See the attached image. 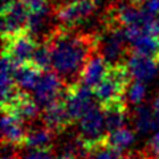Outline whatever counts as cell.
Instances as JSON below:
<instances>
[{
	"mask_svg": "<svg viewBox=\"0 0 159 159\" xmlns=\"http://www.w3.org/2000/svg\"><path fill=\"white\" fill-rule=\"evenodd\" d=\"M33 92H34L33 96L34 101L37 102L39 107L43 110V109L48 107L49 105H52L53 102L65 97L66 86L64 85L61 78L53 70H47L41 73Z\"/></svg>",
	"mask_w": 159,
	"mask_h": 159,
	"instance_id": "5b68a950",
	"label": "cell"
},
{
	"mask_svg": "<svg viewBox=\"0 0 159 159\" xmlns=\"http://www.w3.org/2000/svg\"><path fill=\"white\" fill-rule=\"evenodd\" d=\"M23 159H58V155H57V152L54 150L29 151Z\"/></svg>",
	"mask_w": 159,
	"mask_h": 159,
	"instance_id": "44dd1931",
	"label": "cell"
},
{
	"mask_svg": "<svg viewBox=\"0 0 159 159\" xmlns=\"http://www.w3.org/2000/svg\"><path fill=\"white\" fill-rule=\"evenodd\" d=\"M101 110L103 114V121H105L107 133L123 129L129 117H130V114H129V106L123 98L102 103Z\"/></svg>",
	"mask_w": 159,
	"mask_h": 159,
	"instance_id": "8fae6325",
	"label": "cell"
},
{
	"mask_svg": "<svg viewBox=\"0 0 159 159\" xmlns=\"http://www.w3.org/2000/svg\"><path fill=\"white\" fill-rule=\"evenodd\" d=\"M93 97H96L93 89L85 86L81 82L66 88L64 99H65L68 114L73 123L80 121L90 109L96 106L93 102Z\"/></svg>",
	"mask_w": 159,
	"mask_h": 159,
	"instance_id": "8992f818",
	"label": "cell"
},
{
	"mask_svg": "<svg viewBox=\"0 0 159 159\" xmlns=\"http://www.w3.org/2000/svg\"><path fill=\"white\" fill-rule=\"evenodd\" d=\"M126 64L129 69H130L133 78L138 80V81H142V82L150 81L159 72L155 60L151 57L143 56V54H139L134 51H131Z\"/></svg>",
	"mask_w": 159,
	"mask_h": 159,
	"instance_id": "7c38bea8",
	"label": "cell"
},
{
	"mask_svg": "<svg viewBox=\"0 0 159 159\" xmlns=\"http://www.w3.org/2000/svg\"><path fill=\"white\" fill-rule=\"evenodd\" d=\"M152 110H154V114H155L157 119L159 121V93L157 94V97L154 98V102H152Z\"/></svg>",
	"mask_w": 159,
	"mask_h": 159,
	"instance_id": "603a6c76",
	"label": "cell"
},
{
	"mask_svg": "<svg viewBox=\"0 0 159 159\" xmlns=\"http://www.w3.org/2000/svg\"><path fill=\"white\" fill-rule=\"evenodd\" d=\"M41 70L34 66L32 62L19 64L13 70V80L16 85L23 90H31L37 85L39 78L41 76Z\"/></svg>",
	"mask_w": 159,
	"mask_h": 159,
	"instance_id": "5bb4252c",
	"label": "cell"
},
{
	"mask_svg": "<svg viewBox=\"0 0 159 159\" xmlns=\"http://www.w3.org/2000/svg\"><path fill=\"white\" fill-rule=\"evenodd\" d=\"M126 96H127V99H129V102H130L131 105L139 106L141 105V102L143 101V98H145V96H146L145 82L138 81V80H134V81L130 84V86L127 88Z\"/></svg>",
	"mask_w": 159,
	"mask_h": 159,
	"instance_id": "d6986e66",
	"label": "cell"
},
{
	"mask_svg": "<svg viewBox=\"0 0 159 159\" xmlns=\"http://www.w3.org/2000/svg\"><path fill=\"white\" fill-rule=\"evenodd\" d=\"M133 82V76L127 64L110 65L102 82L94 89V96L99 101V105L106 102L121 99L126 94L127 88Z\"/></svg>",
	"mask_w": 159,
	"mask_h": 159,
	"instance_id": "7a4b0ae2",
	"label": "cell"
},
{
	"mask_svg": "<svg viewBox=\"0 0 159 159\" xmlns=\"http://www.w3.org/2000/svg\"><path fill=\"white\" fill-rule=\"evenodd\" d=\"M52 54L53 72L66 88L81 81L86 62L98 53L97 32H82L57 25L47 40Z\"/></svg>",
	"mask_w": 159,
	"mask_h": 159,
	"instance_id": "6da1fadb",
	"label": "cell"
},
{
	"mask_svg": "<svg viewBox=\"0 0 159 159\" xmlns=\"http://www.w3.org/2000/svg\"><path fill=\"white\" fill-rule=\"evenodd\" d=\"M133 121L135 130L141 134H147L158 127V119L154 114V110H151L146 105H139L135 107L133 113Z\"/></svg>",
	"mask_w": 159,
	"mask_h": 159,
	"instance_id": "9a60e30c",
	"label": "cell"
},
{
	"mask_svg": "<svg viewBox=\"0 0 159 159\" xmlns=\"http://www.w3.org/2000/svg\"><path fill=\"white\" fill-rule=\"evenodd\" d=\"M29 9L21 0L3 4L2 9V37L8 39L27 31Z\"/></svg>",
	"mask_w": 159,
	"mask_h": 159,
	"instance_id": "277c9868",
	"label": "cell"
},
{
	"mask_svg": "<svg viewBox=\"0 0 159 159\" xmlns=\"http://www.w3.org/2000/svg\"><path fill=\"white\" fill-rule=\"evenodd\" d=\"M141 9H143L145 12L147 13H151V15H157L159 13V0H146L143 3V6L141 7Z\"/></svg>",
	"mask_w": 159,
	"mask_h": 159,
	"instance_id": "7402d4cb",
	"label": "cell"
},
{
	"mask_svg": "<svg viewBox=\"0 0 159 159\" xmlns=\"http://www.w3.org/2000/svg\"><path fill=\"white\" fill-rule=\"evenodd\" d=\"M11 2H15V0H3L4 4H8V3H11Z\"/></svg>",
	"mask_w": 159,
	"mask_h": 159,
	"instance_id": "d4e9b609",
	"label": "cell"
},
{
	"mask_svg": "<svg viewBox=\"0 0 159 159\" xmlns=\"http://www.w3.org/2000/svg\"><path fill=\"white\" fill-rule=\"evenodd\" d=\"M158 43H159V37H158Z\"/></svg>",
	"mask_w": 159,
	"mask_h": 159,
	"instance_id": "484cf974",
	"label": "cell"
},
{
	"mask_svg": "<svg viewBox=\"0 0 159 159\" xmlns=\"http://www.w3.org/2000/svg\"><path fill=\"white\" fill-rule=\"evenodd\" d=\"M143 151L148 157V159H159V131L155 133V135L150 139V142H147Z\"/></svg>",
	"mask_w": 159,
	"mask_h": 159,
	"instance_id": "ffe728a7",
	"label": "cell"
},
{
	"mask_svg": "<svg viewBox=\"0 0 159 159\" xmlns=\"http://www.w3.org/2000/svg\"><path fill=\"white\" fill-rule=\"evenodd\" d=\"M154 60H155V62H157V65H158V69H159V53L157 54L155 58H154Z\"/></svg>",
	"mask_w": 159,
	"mask_h": 159,
	"instance_id": "cb8c5ba5",
	"label": "cell"
},
{
	"mask_svg": "<svg viewBox=\"0 0 159 159\" xmlns=\"http://www.w3.org/2000/svg\"><path fill=\"white\" fill-rule=\"evenodd\" d=\"M131 49L139 54L155 58V56L159 53L158 37H154V36H150V34L143 33L131 44Z\"/></svg>",
	"mask_w": 159,
	"mask_h": 159,
	"instance_id": "e0dca14e",
	"label": "cell"
},
{
	"mask_svg": "<svg viewBox=\"0 0 159 159\" xmlns=\"http://www.w3.org/2000/svg\"><path fill=\"white\" fill-rule=\"evenodd\" d=\"M134 141H135V134L127 127L107 133L106 135V145L121 152H123V150H126L129 146H131Z\"/></svg>",
	"mask_w": 159,
	"mask_h": 159,
	"instance_id": "2e32d148",
	"label": "cell"
},
{
	"mask_svg": "<svg viewBox=\"0 0 159 159\" xmlns=\"http://www.w3.org/2000/svg\"><path fill=\"white\" fill-rule=\"evenodd\" d=\"M39 43L27 31L13 37L3 39V54L9 56L16 64L31 62Z\"/></svg>",
	"mask_w": 159,
	"mask_h": 159,
	"instance_id": "52a82bcc",
	"label": "cell"
},
{
	"mask_svg": "<svg viewBox=\"0 0 159 159\" xmlns=\"http://www.w3.org/2000/svg\"><path fill=\"white\" fill-rule=\"evenodd\" d=\"M98 9L97 0H76L60 6L54 11V17L58 25L74 29L80 24L90 19Z\"/></svg>",
	"mask_w": 159,
	"mask_h": 159,
	"instance_id": "3957f363",
	"label": "cell"
},
{
	"mask_svg": "<svg viewBox=\"0 0 159 159\" xmlns=\"http://www.w3.org/2000/svg\"><path fill=\"white\" fill-rule=\"evenodd\" d=\"M27 134V123L13 114H3L2 119V145L24 147Z\"/></svg>",
	"mask_w": 159,
	"mask_h": 159,
	"instance_id": "30bf717a",
	"label": "cell"
},
{
	"mask_svg": "<svg viewBox=\"0 0 159 159\" xmlns=\"http://www.w3.org/2000/svg\"><path fill=\"white\" fill-rule=\"evenodd\" d=\"M31 62L34 66H37L41 72L51 70L52 66V54L47 44H39L34 51Z\"/></svg>",
	"mask_w": 159,
	"mask_h": 159,
	"instance_id": "ac0fdd59",
	"label": "cell"
},
{
	"mask_svg": "<svg viewBox=\"0 0 159 159\" xmlns=\"http://www.w3.org/2000/svg\"><path fill=\"white\" fill-rule=\"evenodd\" d=\"M109 66H110V64L99 53H96L86 62V65L82 70L81 81L80 82L94 90L102 82V80L105 78L106 73L109 70Z\"/></svg>",
	"mask_w": 159,
	"mask_h": 159,
	"instance_id": "4fadbf2b",
	"label": "cell"
},
{
	"mask_svg": "<svg viewBox=\"0 0 159 159\" xmlns=\"http://www.w3.org/2000/svg\"><path fill=\"white\" fill-rule=\"evenodd\" d=\"M54 139H56V134L49 130L41 119H37L27 125L24 147L31 151L54 150Z\"/></svg>",
	"mask_w": 159,
	"mask_h": 159,
	"instance_id": "ba28073f",
	"label": "cell"
},
{
	"mask_svg": "<svg viewBox=\"0 0 159 159\" xmlns=\"http://www.w3.org/2000/svg\"><path fill=\"white\" fill-rule=\"evenodd\" d=\"M64 98L58 99V101L53 102L52 105H49L48 107L43 109L41 117H40V119L43 121L44 125L51 131H53L56 135L65 133L68 129L73 125L72 119L68 114L65 99Z\"/></svg>",
	"mask_w": 159,
	"mask_h": 159,
	"instance_id": "9c48e42d",
	"label": "cell"
}]
</instances>
